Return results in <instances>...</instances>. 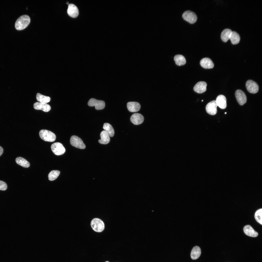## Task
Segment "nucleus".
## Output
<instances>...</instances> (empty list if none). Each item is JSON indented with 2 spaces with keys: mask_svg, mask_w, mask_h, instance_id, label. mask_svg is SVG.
<instances>
[{
  "mask_svg": "<svg viewBox=\"0 0 262 262\" xmlns=\"http://www.w3.org/2000/svg\"><path fill=\"white\" fill-rule=\"evenodd\" d=\"M60 172L58 170H53L51 171L49 174V179L50 181H52L56 179L59 175Z\"/></svg>",
  "mask_w": 262,
  "mask_h": 262,
  "instance_id": "nucleus-27",
  "label": "nucleus"
},
{
  "mask_svg": "<svg viewBox=\"0 0 262 262\" xmlns=\"http://www.w3.org/2000/svg\"><path fill=\"white\" fill-rule=\"evenodd\" d=\"M103 128L108 134L110 137L113 136L114 134V131L112 126L108 123H106L104 124Z\"/></svg>",
  "mask_w": 262,
  "mask_h": 262,
  "instance_id": "nucleus-23",
  "label": "nucleus"
},
{
  "mask_svg": "<svg viewBox=\"0 0 262 262\" xmlns=\"http://www.w3.org/2000/svg\"><path fill=\"white\" fill-rule=\"evenodd\" d=\"M33 106L35 109L41 110L46 112H49L51 109L50 106L49 105L44 103L36 102L34 104Z\"/></svg>",
  "mask_w": 262,
  "mask_h": 262,
  "instance_id": "nucleus-14",
  "label": "nucleus"
},
{
  "mask_svg": "<svg viewBox=\"0 0 262 262\" xmlns=\"http://www.w3.org/2000/svg\"><path fill=\"white\" fill-rule=\"evenodd\" d=\"M3 151V148L0 146V156L2 154Z\"/></svg>",
  "mask_w": 262,
  "mask_h": 262,
  "instance_id": "nucleus-30",
  "label": "nucleus"
},
{
  "mask_svg": "<svg viewBox=\"0 0 262 262\" xmlns=\"http://www.w3.org/2000/svg\"><path fill=\"white\" fill-rule=\"evenodd\" d=\"M200 64L201 66L206 69L212 68L214 66V64L212 60L207 57L201 59Z\"/></svg>",
  "mask_w": 262,
  "mask_h": 262,
  "instance_id": "nucleus-16",
  "label": "nucleus"
},
{
  "mask_svg": "<svg viewBox=\"0 0 262 262\" xmlns=\"http://www.w3.org/2000/svg\"><path fill=\"white\" fill-rule=\"evenodd\" d=\"M91 226L92 229L95 231L101 232L104 230V224L103 222L100 219L95 218L91 221Z\"/></svg>",
  "mask_w": 262,
  "mask_h": 262,
  "instance_id": "nucleus-3",
  "label": "nucleus"
},
{
  "mask_svg": "<svg viewBox=\"0 0 262 262\" xmlns=\"http://www.w3.org/2000/svg\"><path fill=\"white\" fill-rule=\"evenodd\" d=\"M30 21V18L28 16L26 15L21 16L17 19L15 22V28L18 30H23L27 26Z\"/></svg>",
  "mask_w": 262,
  "mask_h": 262,
  "instance_id": "nucleus-1",
  "label": "nucleus"
},
{
  "mask_svg": "<svg viewBox=\"0 0 262 262\" xmlns=\"http://www.w3.org/2000/svg\"><path fill=\"white\" fill-rule=\"evenodd\" d=\"M69 2H66V4H69Z\"/></svg>",
  "mask_w": 262,
  "mask_h": 262,
  "instance_id": "nucleus-31",
  "label": "nucleus"
},
{
  "mask_svg": "<svg viewBox=\"0 0 262 262\" xmlns=\"http://www.w3.org/2000/svg\"><path fill=\"white\" fill-rule=\"evenodd\" d=\"M226 114V112H225V114Z\"/></svg>",
  "mask_w": 262,
  "mask_h": 262,
  "instance_id": "nucleus-33",
  "label": "nucleus"
},
{
  "mask_svg": "<svg viewBox=\"0 0 262 262\" xmlns=\"http://www.w3.org/2000/svg\"><path fill=\"white\" fill-rule=\"evenodd\" d=\"M203 101V100H202V101Z\"/></svg>",
  "mask_w": 262,
  "mask_h": 262,
  "instance_id": "nucleus-34",
  "label": "nucleus"
},
{
  "mask_svg": "<svg viewBox=\"0 0 262 262\" xmlns=\"http://www.w3.org/2000/svg\"><path fill=\"white\" fill-rule=\"evenodd\" d=\"M232 31L230 29H226L222 32L221 35V40L224 42H226L229 39Z\"/></svg>",
  "mask_w": 262,
  "mask_h": 262,
  "instance_id": "nucleus-21",
  "label": "nucleus"
},
{
  "mask_svg": "<svg viewBox=\"0 0 262 262\" xmlns=\"http://www.w3.org/2000/svg\"><path fill=\"white\" fill-rule=\"evenodd\" d=\"M36 98L37 100L40 102L45 103L49 102L50 100V97L43 95L39 93L37 94Z\"/></svg>",
  "mask_w": 262,
  "mask_h": 262,
  "instance_id": "nucleus-26",
  "label": "nucleus"
},
{
  "mask_svg": "<svg viewBox=\"0 0 262 262\" xmlns=\"http://www.w3.org/2000/svg\"><path fill=\"white\" fill-rule=\"evenodd\" d=\"M51 149L54 153L57 155H62L66 151L65 148L62 144L58 142L53 144L51 146Z\"/></svg>",
  "mask_w": 262,
  "mask_h": 262,
  "instance_id": "nucleus-6",
  "label": "nucleus"
},
{
  "mask_svg": "<svg viewBox=\"0 0 262 262\" xmlns=\"http://www.w3.org/2000/svg\"><path fill=\"white\" fill-rule=\"evenodd\" d=\"M229 39L233 44H236L239 42L240 38L239 35L237 32L232 31Z\"/></svg>",
  "mask_w": 262,
  "mask_h": 262,
  "instance_id": "nucleus-25",
  "label": "nucleus"
},
{
  "mask_svg": "<svg viewBox=\"0 0 262 262\" xmlns=\"http://www.w3.org/2000/svg\"><path fill=\"white\" fill-rule=\"evenodd\" d=\"M182 17L184 20L191 24L196 22L197 19L196 14L190 10L184 12L182 15Z\"/></svg>",
  "mask_w": 262,
  "mask_h": 262,
  "instance_id": "nucleus-5",
  "label": "nucleus"
},
{
  "mask_svg": "<svg viewBox=\"0 0 262 262\" xmlns=\"http://www.w3.org/2000/svg\"><path fill=\"white\" fill-rule=\"evenodd\" d=\"M16 163L18 164L23 167L28 168L29 167V162L24 158L20 157H17L16 159Z\"/></svg>",
  "mask_w": 262,
  "mask_h": 262,
  "instance_id": "nucleus-24",
  "label": "nucleus"
},
{
  "mask_svg": "<svg viewBox=\"0 0 262 262\" xmlns=\"http://www.w3.org/2000/svg\"><path fill=\"white\" fill-rule=\"evenodd\" d=\"M217 106L215 100L212 101L207 104L205 107L206 111L210 115H214L217 113Z\"/></svg>",
  "mask_w": 262,
  "mask_h": 262,
  "instance_id": "nucleus-9",
  "label": "nucleus"
},
{
  "mask_svg": "<svg viewBox=\"0 0 262 262\" xmlns=\"http://www.w3.org/2000/svg\"><path fill=\"white\" fill-rule=\"evenodd\" d=\"M201 254V250L200 247L197 246H194L191 252V258L193 260H196L199 258Z\"/></svg>",
  "mask_w": 262,
  "mask_h": 262,
  "instance_id": "nucleus-20",
  "label": "nucleus"
},
{
  "mask_svg": "<svg viewBox=\"0 0 262 262\" xmlns=\"http://www.w3.org/2000/svg\"><path fill=\"white\" fill-rule=\"evenodd\" d=\"M39 135L40 138L44 140L49 142L54 141L56 139V136L52 132L46 130L40 131Z\"/></svg>",
  "mask_w": 262,
  "mask_h": 262,
  "instance_id": "nucleus-2",
  "label": "nucleus"
},
{
  "mask_svg": "<svg viewBox=\"0 0 262 262\" xmlns=\"http://www.w3.org/2000/svg\"><path fill=\"white\" fill-rule=\"evenodd\" d=\"M235 96L238 103L241 105L245 104L247 101L245 93L242 90H238L235 92Z\"/></svg>",
  "mask_w": 262,
  "mask_h": 262,
  "instance_id": "nucleus-10",
  "label": "nucleus"
},
{
  "mask_svg": "<svg viewBox=\"0 0 262 262\" xmlns=\"http://www.w3.org/2000/svg\"><path fill=\"white\" fill-rule=\"evenodd\" d=\"M127 107L129 111L132 112L139 111L140 108V105L138 102H130L127 104Z\"/></svg>",
  "mask_w": 262,
  "mask_h": 262,
  "instance_id": "nucleus-18",
  "label": "nucleus"
},
{
  "mask_svg": "<svg viewBox=\"0 0 262 262\" xmlns=\"http://www.w3.org/2000/svg\"><path fill=\"white\" fill-rule=\"evenodd\" d=\"M174 59L176 64L179 66L183 65L186 62L185 57L181 55H176L174 57Z\"/></svg>",
  "mask_w": 262,
  "mask_h": 262,
  "instance_id": "nucleus-22",
  "label": "nucleus"
},
{
  "mask_svg": "<svg viewBox=\"0 0 262 262\" xmlns=\"http://www.w3.org/2000/svg\"><path fill=\"white\" fill-rule=\"evenodd\" d=\"M131 122L134 124L138 125L142 123L143 122L144 117L141 114L135 113L131 116L130 118Z\"/></svg>",
  "mask_w": 262,
  "mask_h": 262,
  "instance_id": "nucleus-11",
  "label": "nucleus"
},
{
  "mask_svg": "<svg viewBox=\"0 0 262 262\" xmlns=\"http://www.w3.org/2000/svg\"><path fill=\"white\" fill-rule=\"evenodd\" d=\"M7 188V185L6 183L4 181L0 180V190L5 191Z\"/></svg>",
  "mask_w": 262,
  "mask_h": 262,
  "instance_id": "nucleus-29",
  "label": "nucleus"
},
{
  "mask_svg": "<svg viewBox=\"0 0 262 262\" xmlns=\"http://www.w3.org/2000/svg\"><path fill=\"white\" fill-rule=\"evenodd\" d=\"M246 86L248 91L250 93L254 94L259 90V86L257 83L254 81L249 80L246 82Z\"/></svg>",
  "mask_w": 262,
  "mask_h": 262,
  "instance_id": "nucleus-8",
  "label": "nucleus"
},
{
  "mask_svg": "<svg viewBox=\"0 0 262 262\" xmlns=\"http://www.w3.org/2000/svg\"><path fill=\"white\" fill-rule=\"evenodd\" d=\"M108 262V261H106V262Z\"/></svg>",
  "mask_w": 262,
  "mask_h": 262,
  "instance_id": "nucleus-32",
  "label": "nucleus"
},
{
  "mask_svg": "<svg viewBox=\"0 0 262 262\" xmlns=\"http://www.w3.org/2000/svg\"><path fill=\"white\" fill-rule=\"evenodd\" d=\"M262 209H258L255 212L254 214L255 218L257 222L262 225Z\"/></svg>",
  "mask_w": 262,
  "mask_h": 262,
  "instance_id": "nucleus-28",
  "label": "nucleus"
},
{
  "mask_svg": "<svg viewBox=\"0 0 262 262\" xmlns=\"http://www.w3.org/2000/svg\"><path fill=\"white\" fill-rule=\"evenodd\" d=\"M243 231L246 235L250 237H255L258 235V232L249 225L245 226L243 228Z\"/></svg>",
  "mask_w": 262,
  "mask_h": 262,
  "instance_id": "nucleus-17",
  "label": "nucleus"
},
{
  "mask_svg": "<svg viewBox=\"0 0 262 262\" xmlns=\"http://www.w3.org/2000/svg\"><path fill=\"white\" fill-rule=\"evenodd\" d=\"M67 13L70 17L75 18L79 14V11L77 7L74 4H69Z\"/></svg>",
  "mask_w": 262,
  "mask_h": 262,
  "instance_id": "nucleus-13",
  "label": "nucleus"
},
{
  "mask_svg": "<svg viewBox=\"0 0 262 262\" xmlns=\"http://www.w3.org/2000/svg\"><path fill=\"white\" fill-rule=\"evenodd\" d=\"M88 105L90 106H95V109L97 110L103 109L105 106V103L104 101L97 100L94 98H91L88 102Z\"/></svg>",
  "mask_w": 262,
  "mask_h": 262,
  "instance_id": "nucleus-7",
  "label": "nucleus"
},
{
  "mask_svg": "<svg viewBox=\"0 0 262 262\" xmlns=\"http://www.w3.org/2000/svg\"><path fill=\"white\" fill-rule=\"evenodd\" d=\"M207 85V83L204 82H197L194 86L193 88L194 90L197 93H202L206 91Z\"/></svg>",
  "mask_w": 262,
  "mask_h": 262,
  "instance_id": "nucleus-12",
  "label": "nucleus"
},
{
  "mask_svg": "<svg viewBox=\"0 0 262 262\" xmlns=\"http://www.w3.org/2000/svg\"><path fill=\"white\" fill-rule=\"evenodd\" d=\"M70 142L72 146L76 148L81 149H84L85 148V145L83 141L77 136H72L70 139Z\"/></svg>",
  "mask_w": 262,
  "mask_h": 262,
  "instance_id": "nucleus-4",
  "label": "nucleus"
},
{
  "mask_svg": "<svg viewBox=\"0 0 262 262\" xmlns=\"http://www.w3.org/2000/svg\"><path fill=\"white\" fill-rule=\"evenodd\" d=\"M217 106L221 109L226 108L227 106L226 99L223 95H220L218 96L215 100Z\"/></svg>",
  "mask_w": 262,
  "mask_h": 262,
  "instance_id": "nucleus-15",
  "label": "nucleus"
},
{
  "mask_svg": "<svg viewBox=\"0 0 262 262\" xmlns=\"http://www.w3.org/2000/svg\"><path fill=\"white\" fill-rule=\"evenodd\" d=\"M100 136L101 139L98 140L99 143L106 144L109 142L110 140L109 136L108 134L105 131H103L101 132Z\"/></svg>",
  "mask_w": 262,
  "mask_h": 262,
  "instance_id": "nucleus-19",
  "label": "nucleus"
}]
</instances>
